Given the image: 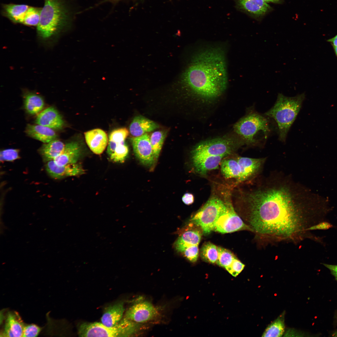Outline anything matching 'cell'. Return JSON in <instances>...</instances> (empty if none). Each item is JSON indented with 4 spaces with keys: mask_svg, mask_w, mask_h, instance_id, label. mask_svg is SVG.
<instances>
[{
    "mask_svg": "<svg viewBox=\"0 0 337 337\" xmlns=\"http://www.w3.org/2000/svg\"><path fill=\"white\" fill-rule=\"evenodd\" d=\"M242 197L248 225L263 237H302L312 226V212L301 187L290 177L271 175Z\"/></svg>",
    "mask_w": 337,
    "mask_h": 337,
    "instance_id": "1",
    "label": "cell"
},
{
    "mask_svg": "<svg viewBox=\"0 0 337 337\" xmlns=\"http://www.w3.org/2000/svg\"><path fill=\"white\" fill-rule=\"evenodd\" d=\"M182 82L198 101L208 103L226 90L228 77L225 53L222 48L212 46L197 52L183 72Z\"/></svg>",
    "mask_w": 337,
    "mask_h": 337,
    "instance_id": "2",
    "label": "cell"
},
{
    "mask_svg": "<svg viewBox=\"0 0 337 337\" xmlns=\"http://www.w3.org/2000/svg\"><path fill=\"white\" fill-rule=\"evenodd\" d=\"M267 117L252 110L235 124L234 130L244 144L262 147L272 130V125Z\"/></svg>",
    "mask_w": 337,
    "mask_h": 337,
    "instance_id": "3",
    "label": "cell"
},
{
    "mask_svg": "<svg viewBox=\"0 0 337 337\" xmlns=\"http://www.w3.org/2000/svg\"><path fill=\"white\" fill-rule=\"evenodd\" d=\"M305 98L304 93L291 97L279 93L274 105L264 114L265 115L273 119L276 122L279 139L281 142H285L288 131L301 109Z\"/></svg>",
    "mask_w": 337,
    "mask_h": 337,
    "instance_id": "4",
    "label": "cell"
},
{
    "mask_svg": "<svg viewBox=\"0 0 337 337\" xmlns=\"http://www.w3.org/2000/svg\"><path fill=\"white\" fill-rule=\"evenodd\" d=\"M67 10L62 0H45L37 26L38 35L48 38L66 26L69 20Z\"/></svg>",
    "mask_w": 337,
    "mask_h": 337,
    "instance_id": "5",
    "label": "cell"
},
{
    "mask_svg": "<svg viewBox=\"0 0 337 337\" xmlns=\"http://www.w3.org/2000/svg\"><path fill=\"white\" fill-rule=\"evenodd\" d=\"M138 327L136 322L125 317L112 327L101 323H83L78 327V334L81 337L128 336L134 333Z\"/></svg>",
    "mask_w": 337,
    "mask_h": 337,
    "instance_id": "6",
    "label": "cell"
},
{
    "mask_svg": "<svg viewBox=\"0 0 337 337\" xmlns=\"http://www.w3.org/2000/svg\"><path fill=\"white\" fill-rule=\"evenodd\" d=\"M244 144L242 140L224 136L199 143L191 152L192 159L207 156H227L232 153L240 145Z\"/></svg>",
    "mask_w": 337,
    "mask_h": 337,
    "instance_id": "7",
    "label": "cell"
},
{
    "mask_svg": "<svg viewBox=\"0 0 337 337\" xmlns=\"http://www.w3.org/2000/svg\"><path fill=\"white\" fill-rule=\"evenodd\" d=\"M225 208L223 200L216 196L210 198L192 217L194 224L200 227L204 235L213 231L214 224Z\"/></svg>",
    "mask_w": 337,
    "mask_h": 337,
    "instance_id": "8",
    "label": "cell"
},
{
    "mask_svg": "<svg viewBox=\"0 0 337 337\" xmlns=\"http://www.w3.org/2000/svg\"><path fill=\"white\" fill-rule=\"evenodd\" d=\"M225 208L215 223L213 231L221 233H231L246 230L253 232L235 212L231 202L229 193L224 194Z\"/></svg>",
    "mask_w": 337,
    "mask_h": 337,
    "instance_id": "9",
    "label": "cell"
},
{
    "mask_svg": "<svg viewBox=\"0 0 337 337\" xmlns=\"http://www.w3.org/2000/svg\"><path fill=\"white\" fill-rule=\"evenodd\" d=\"M134 152L140 161L143 164L150 166L156 160L150 140L147 133L138 137L130 138Z\"/></svg>",
    "mask_w": 337,
    "mask_h": 337,
    "instance_id": "10",
    "label": "cell"
},
{
    "mask_svg": "<svg viewBox=\"0 0 337 337\" xmlns=\"http://www.w3.org/2000/svg\"><path fill=\"white\" fill-rule=\"evenodd\" d=\"M158 314L157 310L151 303L143 301L137 303L126 311L125 317L136 323H143L153 320Z\"/></svg>",
    "mask_w": 337,
    "mask_h": 337,
    "instance_id": "11",
    "label": "cell"
},
{
    "mask_svg": "<svg viewBox=\"0 0 337 337\" xmlns=\"http://www.w3.org/2000/svg\"><path fill=\"white\" fill-rule=\"evenodd\" d=\"M266 158H252L239 156L236 159L241 168V174L237 181L242 182L258 177L262 170Z\"/></svg>",
    "mask_w": 337,
    "mask_h": 337,
    "instance_id": "12",
    "label": "cell"
},
{
    "mask_svg": "<svg viewBox=\"0 0 337 337\" xmlns=\"http://www.w3.org/2000/svg\"><path fill=\"white\" fill-rule=\"evenodd\" d=\"M236 7L252 18L260 20L273 10L272 8L262 0H234Z\"/></svg>",
    "mask_w": 337,
    "mask_h": 337,
    "instance_id": "13",
    "label": "cell"
},
{
    "mask_svg": "<svg viewBox=\"0 0 337 337\" xmlns=\"http://www.w3.org/2000/svg\"><path fill=\"white\" fill-rule=\"evenodd\" d=\"M46 169L48 174L55 179L81 175L85 172L81 166L76 163L59 166L53 160L47 162Z\"/></svg>",
    "mask_w": 337,
    "mask_h": 337,
    "instance_id": "14",
    "label": "cell"
},
{
    "mask_svg": "<svg viewBox=\"0 0 337 337\" xmlns=\"http://www.w3.org/2000/svg\"><path fill=\"white\" fill-rule=\"evenodd\" d=\"M35 122L37 124L53 129H61L64 125L61 116L53 107L46 108L40 113L36 118Z\"/></svg>",
    "mask_w": 337,
    "mask_h": 337,
    "instance_id": "15",
    "label": "cell"
},
{
    "mask_svg": "<svg viewBox=\"0 0 337 337\" xmlns=\"http://www.w3.org/2000/svg\"><path fill=\"white\" fill-rule=\"evenodd\" d=\"M84 134L88 146L94 153L100 154L103 152L108 141L107 135L104 131L96 129L85 132Z\"/></svg>",
    "mask_w": 337,
    "mask_h": 337,
    "instance_id": "16",
    "label": "cell"
},
{
    "mask_svg": "<svg viewBox=\"0 0 337 337\" xmlns=\"http://www.w3.org/2000/svg\"><path fill=\"white\" fill-rule=\"evenodd\" d=\"M25 325L17 312H9L1 335L3 337H22Z\"/></svg>",
    "mask_w": 337,
    "mask_h": 337,
    "instance_id": "17",
    "label": "cell"
},
{
    "mask_svg": "<svg viewBox=\"0 0 337 337\" xmlns=\"http://www.w3.org/2000/svg\"><path fill=\"white\" fill-rule=\"evenodd\" d=\"M81 150L77 142L68 143L65 144L62 152L53 160L59 166L76 164L79 158Z\"/></svg>",
    "mask_w": 337,
    "mask_h": 337,
    "instance_id": "18",
    "label": "cell"
},
{
    "mask_svg": "<svg viewBox=\"0 0 337 337\" xmlns=\"http://www.w3.org/2000/svg\"><path fill=\"white\" fill-rule=\"evenodd\" d=\"M224 156H207L192 159L195 171L201 175H205L210 171L218 168Z\"/></svg>",
    "mask_w": 337,
    "mask_h": 337,
    "instance_id": "19",
    "label": "cell"
},
{
    "mask_svg": "<svg viewBox=\"0 0 337 337\" xmlns=\"http://www.w3.org/2000/svg\"><path fill=\"white\" fill-rule=\"evenodd\" d=\"M159 126L154 122L143 116H135L129 127L130 134L133 137L140 136L147 132L157 129Z\"/></svg>",
    "mask_w": 337,
    "mask_h": 337,
    "instance_id": "20",
    "label": "cell"
},
{
    "mask_svg": "<svg viewBox=\"0 0 337 337\" xmlns=\"http://www.w3.org/2000/svg\"><path fill=\"white\" fill-rule=\"evenodd\" d=\"M25 132L30 137L45 143L56 139L57 137L53 129L38 124H28Z\"/></svg>",
    "mask_w": 337,
    "mask_h": 337,
    "instance_id": "21",
    "label": "cell"
},
{
    "mask_svg": "<svg viewBox=\"0 0 337 337\" xmlns=\"http://www.w3.org/2000/svg\"><path fill=\"white\" fill-rule=\"evenodd\" d=\"M124 310L122 302L108 307L101 318V323L108 327L114 326L122 319Z\"/></svg>",
    "mask_w": 337,
    "mask_h": 337,
    "instance_id": "22",
    "label": "cell"
},
{
    "mask_svg": "<svg viewBox=\"0 0 337 337\" xmlns=\"http://www.w3.org/2000/svg\"><path fill=\"white\" fill-rule=\"evenodd\" d=\"M202 234L198 230H189L183 233L177 239L174 245L176 250L182 253L187 248L193 246H198Z\"/></svg>",
    "mask_w": 337,
    "mask_h": 337,
    "instance_id": "23",
    "label": "cell"
},
{
    "mask_svg": "<svg viewBox=\"0 0 337 337\" xmlns=\"http://www.w3.org/2000/svg\"><path fill=\"white\" fill-rule=\"evenodd\" d=\"M65 145L62 142L56 139L43 144L39 152L43 161L48 162L53 160L61 153Z\"/></svg>",
    "mask_w": 337,
    "mask_h": 337,
    "instance_id": "24",
    "label": "cell"
},
{
    "mask_svg": "<svg viewBox=\"0 0 337 337\" xmlns=\"http://www.w3.org/2000/svg\"><path fill=\"white\" fill-rule=\"evenodd\" d=\"M29 7L25 4H5L3 6V13L5 16L12 22L22 23Z\"/></svg>",
    "mask_w": 337,
    "mask_h": 337,
    "instance_id": "25",
    "label": "cell"
},
{
    "mask_svg": "<svg viewBox=\"0 0 337 337\" xmlns=\"http://www.w3.org/2000/svg\"><path fill=\"white\" fill-rule=\"evenodd\" d=\"M24 105L27 112L31 115L37 114L44 106L43 99L39 95L31 92H27L24 95Z\"/></svg>",
    "mask_w": 337,
    "mask_h": 337,
    "instance_id": "26",
    "label": "cell"
},
{
    "mask_svg": "<svg viewBox=\"0 0 337 337\" xmlns=\"http://www.w3.org/2000/svg\"><path fill=\"white\" fill-rule=\"evenodd\" d=\"M220 165L221 173L225 178H234L238 181L240 176L241 170L240 166L236 159H223L221 161Z\"/></svg>",
    "mask_w": 337,
    "mask_h": 337,
    "instance_id": "27",
    "label": "cell"
},
{
    "mask_svg": "<svg viewBox=\"0 0 337 337\" xmlns=\"http://www.w3.org/2000/svg\"><path fill=\"white\" fill-rule=\"evenodd\" d=\"M200 255L204 261L214 264L216 263L218 256L217 247L210 242H205L200 249Z\"/></svg>",
    "mask_w": 337,
    "mask_h": 337,
    "instance_id": "28",
    "label": "cell"
},
{
    "mask_svg": "<svg viewBox=\"0 0 337 337\" xmlns=\"http://www.w3.org/2000/svg\"><path fill=\"white\" fill-rule=\"evenodd\" d=\"M284 318L282 316L278 317L266 329L262 337H281L285 331Z\"/></svg>",
    "mask_w": 337,
    "mask_h": 337,
    "instance_id": "29",
    "label": "cell"
},
{
    "mask_svg": "<svg viewBox=\"0 0 337 337\" xmlns=\"http://www.w3.org/2000/svg\"><path fill=\"white\" fill-rule=\"evenodd\" d=\"M166 133L163 131H157L153 133L150 136V143L156 160L158 158L161 149Z\"/></svg>",
    "mask_w": 337,
    "mask_h": 337,
    "instance_id": "30",
    "label": "cell"
},
{
    "mask_svg": "<svg viewBox=\"0 0 337 337\" xmlns=\"http://www.w3.org/2000/svg\"><path fill=\"white\" fill-rule=\"evenodd\" d=\"M218 256L216 263L226 269L229 267L236 257L230 251L220 247H217Z\"/></svg>",
    "mask_w": 337,
    "mask_h": 337,
    "instance_id": "31",
    "label": "cell"
},
{
    "mask_svg": "<svg viewBox=\"0 0 337 337\" xmlns=\"http://www.w3.org/2000/svg\"><path fill=\"white\" fill-rule=\"evenodd\" d=\"M42 8L30 7L27 12L22 24L30 26H37L39 22Z\"/></svg>",
    "mask_w": 337,
    "mask_h": 337,
    "instance_id": "32",
    "label": "cell"
},
{
    "mask_svg": "<svg viewBox=\"0 0 337 337\" xmlns=\"http://www.w3.org/2000/svg\"><path fill=\"white\" fill-rule=\"evenodd\" d=\"M129 153V149L125 142L117 144L114 152L109 157L113 161L123 163Z\"/></svg>",
    "mask_w": 337,
    "mask_h": 337,
    "instance_id": "33",
    "label": "cell"
},
{
    "mask_svg": "<svg viewBox=\"0 0 337 337\" xmlns=\"http://www.w3.org/2000/svg\"><path fill=\"white\" fill-rule=\"evenodd\" d=\"M128 134V131L125 128L115 129L110 134L109 141H112L116 144L122 143L125 142Z\"/></svg>",
    "mask_w": 337,
    "mask_h": 337,
    "instance_id": "34",
    "label": "cell"
},
{
    "mask_svg": "<svg viewBox=\"0 0 337 337\" xmlns=\"http://www.w3.org/2000/svg\"><path fill=\"white\" fill-rule=\"evenodd\" d=\"M19 150L17 149H4L0 152V160L2 161H12L19 158Z\"/></svg>",
    "mask_w": 337,
    "mask_h": 337,
    "instance_id": "35",
    "label": "cell"
},
{
    "mask_svg": "<svg viewBox=\"0 0 337 337\" xmlns=\"http://www.w3.org/2000/svg\"><path fill=\"white\" fill-rule=\"evenodd\" d=\"M198 246H193L186 248L182 252L185 256L190 261L196 262L199 255Z\"/></svg>",
    "mask_w": 337,
    "mask_h": 337,
    "instance_id": "36",
    "label": "cell"
},
{
    "mask_svg": "<svg viewBox=\"0 0 337 337\" xmlns=\"http://www.w3.org/2000/svg\"><path fill=\"white\" fill-rule=\"evenodd\" d=\"M42 330V328L37 325H25L22 337H37Z\"/></svg>",
    "mask_w": 337,
    "mask_h": 337,
    "instance_id": "37",
    "label": "cell"
},
{
    "mask_svg": "<svg viewBox=\"0 0 337 337\" xmlns=\"http://www.w3.org/2000/svg\"><path fill=\"white\" fill-rule=\"evenodd\" d=\"M245 265L237 257L231 266L226 270L233 276L236 277L243 269Z\"/></svg>",
    "mask_w": 337,
    "mask_h": 337,
    "instance_id": "38",
    "label": "cell"
},
{
    "mask_svg": "<svg viewBox=\"0 0 337 337\" xmlns=\"http://www.w3.org/2000/svg\"><path fill=\"white\" fill-rule=\"evenodd\" d=\"M332 224L330 222L323 221L312 226L308 228V230L309 231L317 230H327L332 228Z\"/></svg>",
    "mask_w": 337,
    "mask_h": 337,
    "instance_id": "39",
    "label": "cell"
},
{
    "mask_svg": "<svg viewBox=\"0 0 337 337\" xmlns=\"http://www.w3.org/2000/svg\"><path fill=\"white\" fill-rule=\"evenodd\" d=\"M194 200V196L190 193H185L182 197V201L185 204L187 205L192 204L193 203Z\"/></svg>",
    "mask_w": 337,
    "mask_h": 337,
    "instance_id": "40",
    "label": "cell"
},
{
    "mask_svg": "<svg viewBox=\"0 0 337 337\" xmlns=\"http://www.w3.org/2000/svg\"><path fill=\"white\" fill-rule=\"evenodd\" d=\"M323 264L329 269L331 274L337 280V265H334L324 263Z\"/></svg>",
    "mask_w": 337,
    "mask_h": 337,
    "instance_id": "41",
    "label": "cell"
},
{
    "mask_svg": "<svg viewBox=\"0 0 337 337\" xmlns=\"http://www.w3.org/2000/svg\"><path fill=\"white\" fill-rule=\"evenodd\" d=\"M327 41L330 42L333 46L337 47V35L333 38L328 40Z\"/></svg>",
    "mask_w": 337,
    "mask_h": 337,
    "instance_id": "42",
    "label": "cell"
},
{
    "mask_svg": "<svg viewBox=\"0 0 337 337\" xmlns=\"http://www.w3.org/2000/svg\"><path fill=\"white\" fill-rule=\"evenodd\" d=\"M266 3L271 2L276 4H281L283 2V0H262Z\"/></svg>",
    "mask_w": 337,
    "mask_h": 337,
    "instance_id": "43",
    "label": "cell"
},
{
    "mask_svg": "<svg viewBox=\"0 0 337 337\" xmlns=\"http://www.w3.org/2000/svg\"><path fill=\"white\" fill-rule=\"evenodd\" d=\"M335 53L337 57V47L333 46Z\"/></svg>",
    "mask_w": 337,
    "mask_h": 337,
    "instance_id": "44",
    "label": "cell"
},
{
    "mask_svg": "<svg viewBox=\"0 0 337 337\" xmlns=\"http://www.w3.org/2000/svg\"><path fill=\"white\" fill-rule=\"evenodd\" d=\"M332 336L335 337H337V330L334 332L332 334Z\"/></svg>",
    "mask_w": 337,
    "mask_h": 337,
    "instance_id": "45",
    "label": "cell"
}]
</instances>
